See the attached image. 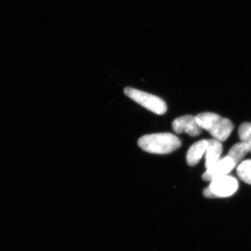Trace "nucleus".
Segmentation results:
<instances>
[{"label":"nucleus","instance_id":"nucleus-1","mask_svg":"<svg viewBox=\"0 0 251 251\" xmlns=\"http://www.w3.org/2000/svg\"><path fill=\"white\" fill-rule=\"evenodd\" d=\"M138 146L143 151L155 154H167L179 149L181 140L171 133H153L144 135L138 142Z\"/></svg>","mask_w":251,"mask_h":251},{"label":"nucleus","instance_id":"nucleus-2","mask_svg":"<svg viewBox=\"0 0 251 251\" xmlns=\"http://www.w3.org/2000/svg\"><path fill=\"white\" fill-rule=\"evenodd\" d=\"M198 125L202 129L207 130L214 139L226 141L234 129L232 122L227 118L213 112H202L196 116Z\"/></svg>","mask_w":251,"mask_h":251},{"label":"nucleus","instance_id":"nucleus-3","mask_svg":"<svg viewBox=\"0 0 251 251\" xmlns=\"http://www.w3.org/2000/svg\"><path fill=\"white\" fill-rule=\"evenodd\" d=\"M238 188L237 179L227 175L210 181V184L203 191V196L211 199L228 198L237 192Z\"/></svg>","mask_w":251,"mask_h":251},{"label":"nucleus","instance_id":"nucleus-4","mask_svg":"<svg viewBox=\"0 0 251 251\" xmlns=\"http://www.w3.org/2000/svg\"><path fill=\"white\" fill-rule=\"evenodd\" d=\"M124 92L132 100L156 115H163L168 110L166 102L153 94L147 93L132 87H126Z\"/></svg>","mask_w":251,"mask_h":251},{"label":"nucleus","instance_id":"nucleus-5","mask_svg":"<svg viewBox=\"0 0 251 251\" xmlns=\"http://www.w3.org/2000/svg\"><path fill=\"white\" fill-rule=\"evenodd\" d=\"M236 166L237 165L234 163L233 159L227 155L224 158H220L219 161L206 169V171L203 173L202 179L205 181H211L216 178L226 176L228 175Z\"/></svg>","mask_w":251,"mask_h":251},{"label":"nucleus","instance_id":"nucleus-6","mask_svg":"<svg viewBox=\"0 0 251 251\" xmlns=\"http://www.w3.org/2000/svg\"><path fill=\"white\" fill-rule=\"evenodd\" d=\"M173 128L178 134L186 133L192 137L198 136L202 131L198 125L196 117L189 115L175 119L173 122Z\"/></svg>","mask_w":251,"mask_h":251},{"label":"nucleus","instance_id":"nucleus-7","mask_svg":"<svg viewBox=\"0 0 251 251\" xmlns=\"http://www.w3.org/2000/svg\"><path fill=\"white\" fill-rule=\"evenodd\" d=\"M208 145H209L208 140L202 139L191 145L186 153V161L188 166H196L199 163L203 155L206 153Z\"/></svg>","mask_w":251,"mask_h":251},{"label":"nucleus","instance_id":"nucleus-8","mask_svg":"<svg viewBox=\"0 0 251 251\" xmlns=\"http://www.w3.org/2000/svg\"><path fill=\"white\" fill-rule=\"evenodd\" d=\"M207 150L205 153V168L206 169L212 166L213 164L220 159L221 153L223 152V148L221 142L216 139H210L208 140Z\"/></svg>","mask_w":251,"mask_h":251},{"label":"nucleus","instance_id":"nucleus-9","mask_svg":"<svg viewBox=\"0 0 251 251\" xmlns=\"http://www.w3.org/2000/svg\"><path fill=\"white\" fill-rule=\"evenodd\" d=\"M250 151L249 147L245 143L240 142V143L235 144L229 150L227 156L233 159L235 164H239L242 163L243 158L246 156V155Z\"/></svg>","mask_w":251,"mask_h":251},{"label":"nucleus","instance_id":"nucleus-10","mask_svg":"<svg viewBox=\"0 0 251 251\" xmlns=\"http://www.w3.org/2000/svg\"><path fill=\"white\" fill-rule=\"evenodd\" d=\"M237 173L243 181L251 185V159L239 163L237 168Z\"/></svg>","mask_w":251,"mask_h":251},{"label":"nucleus","instance_id":"nucleus-11","mask_svg":"<svg viewBox=\"0 0 251 251\" xmlns=\"http://www.w3.org/2000/svg\"><path fill=\"white\" fill-rule=\"evenodd\" d=\"M238 134L241 142L248 145L251 152V123L249 122L243 123L239 126Z\"/></svg>","mask_w":251,"mask_h":251}]
</instances>
